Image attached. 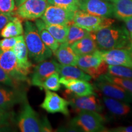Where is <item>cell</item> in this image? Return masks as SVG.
<instances>
[{
	"instance_id": "cell-31",
	"label": "cell",
	"mask_w": 132,
	"mask_h": 132,
	"mask_svg": "<svg viewBox=\"0 0 132 132\" xmlns=\"http://www.w3.org/2000/svg\"><path fill=\"white\" fill-rule=\"evenodd\" d=\"M48 4L59 6L76 12L79 9V4L77 0H47Z\"/></svg>"
},
{
	"instance_id": "cell-24",
	"label": "cell",
	"mask_w": 132,
	"mask_h": 132,
	"mask_svg": "<svg viewBox=\"0 0 132 132\" xmlns=\"http://www.w3.org/2000/svg\"><path fill=\"white\" fill-rule=\"evenodd\" d=\"M112 2L114 17L121 20L132 17V0H113Z\"/></svg>"
},
{
	"instance_id": "cell-21",
	"label": "cell",
	"mask_w": 132,
	"mask_h": 132,
	"mask_svg": "<svg viewBox=\"0 0 132 132\" xmlns=\"http://www.w3.org/2000/svg\"><path fill=\"white\" fill-rule=\"evenodd\" d=\"M104 105L111 114L116 116H125L131 111V106L128 103L106 96L103 97Z\"/></svg>"
},
{
	"instance_id": "cell-13",
	"label": "cell",
	"mask_w": 132,
	"mask_h": 132,
	"mask_svg": "<svg viewBox=\"0 0 132 132\" xmlns=\"http://www.w3.org/2000/svg\"><path fill=\"white\" fill-rule=\"evenodd\" d=\"M79 9L100 17H111L113 15V4L105 0H82L79 3Z\"/></svg>"
},
{
	"instance_id": "cell-7",
	"label": "cell",
	"mask_w": 132,
	"mask_h": 132,
	"mask_svg": "<svg viewBox=\"0 0 132 132\" xmlns=\"http://www.w3.org/2000/svg\"><path fill=\"white\" fill-rule=\"evenodd\" d=\"M114 20L110 17H100L93 15L78 9L75 12L72 23L89 32L111 26Z\"/></svg>"
},
{
	"instance_id": "cell-6",
	"label": "cell",
	"mask_w": 132,
	"mask_h": 132,
	"mask_svg": "<svg viewBox=\"0 0 132 132\" xmlns=\"http://www.w3.org/2000/svg\"><path fill=\"white\" fill-rule=\"evenodd\" d=\"M64 97L69 102V105L72 107L76 113L82 111H90L101 112L103 106L100 100L97 98L96 94L79 96L73 94L68 89L64 90Z\"/></svg>"
},
{
	"instance_id": "cell-20",
	"label": "cell",
	"mask_w": 132,
	"mask_h": 132,
	"mask_svg": "<svg viewBox=\"0 0 132 132\" xmlns=\"http://www.w3.org/2000/svg\"><path fill=\"white\" fill-rule=\"evenodd\" d=\"M70 46L77 56L91 53L98 50L90 32L88 35L76 41Z\"/></svg>"
},
{
	"instance_id": "cell-16",
	"label": "cell",
	"mask_w": 132,
	"mask_h": 132,
	"mask_svg": "<svg viewBox=\"0 0 132 132\" xmlns=\"http://www.w3.org/2000/svg\"><path fill=\"white\" fill-rule=\"evenodd\" d=\"M100 52L103 60L108 65H122L132 68V60L126 48L100 50Z\"/></svg>"
},
{
	"instance_id": "cell-37",
	"label": "cell",
	"mask_w": 132,
	"mask_h": 132,
	"mask_svg": "<svg viewBox=\"0 0 132 132\" xmlns=\"http://www.w3.org/2000/svg\"><path fill=\"white\" fill-rule=\"evenodd\" d=\"M106 131L110 132H132V125L127 127H118L113 128L111 129L106 130Z\"/></svg>"
},
{
	"instance_id": "cell-42",
	"label": "cell",
	"mask_w": 132,
	"mask_h": 132,
	"mask_svg": "<svg viewBox=\"0 0 132 132\" xmlns=\"http://www.w3.org/2000/svg\"><path fill=\"white\" fill-rule=\"evenodd\" d=\"M105 1H113V0H105Z\"/></svg>"
},
{
	"instance_id": "cell-30",
	"label": "cell",
	"mask_w": 132,
	"mask_h": 132,
	"mask_svg": "<svg viewBox=\"0 0 132 132\" xmlns=\"http://www.w3.org/2000/svg\"><path fill=\"white\" fill-rule=\"evenodd\" d=\"M99 77L106 80L107 81L119 85L132 93V79L119 78V77H113L108 73L104 74Z\"/></svg>"
},
{
	"instance_id": "cell-3",
	"label": "cell",
	"mask_w": 132,
	"mask_h": 132,
	"mask_svg": "<svg viewBox=\"0 0 132 132\" xmlns=\"http://www.w3.org/2000/svg\"><path fill=\"white\" fill-rule=\"evenodd\" d=\"M18 127L22 132L53 131L50 123L46 118L41 119L28 102H24L23 107L17 120Z\"/></svg>"
},
{
	"instance_id": "cell-25",
	"label": "cell",
	"mask_w": 132,
	"mask_h": 132,
	"mask_svg": "<svg viewBox=\"0 0 132 132\" xmlns=\"http://www.w3.org/2000/svg\"><path fill=\"white\" fill-rule=\"evenodd\" d=\"M35 25L37 29L38 33L42 39V42L45 44L47 47L52 50V52L54 53L59 47L60 44L55 40L52 34L49 32L45 28V23L42 20H36Z\"/></svg>"
},
{
	"instance_id": "cell-10",
	"label": "cell",
	"mask_w": 132,
	"mask_h": 132,
	"mask_svg": "<svg viewBox=\"0 0 132 132\" xmlns=\"http://www.w3.org/2000/svg\"><path fill=\"white\" fill-rule=\"evenodd\" d=\"M75 12L50 4L48 5L41 18L45 24L69 26L72 23Z\"/></svg>"
},
{
	"instance_id": "cell-41",
	"label": "cell",
	"mask_w": 132,
	"mask_h": 132,
	"mask_svg": "<svg viewBox=\"0 0 132 132\" xmlns=\"http://www.w3.org/2000/svg\"><path fill=\"white\" fill-rule=\"evenodd\" d=\"M77 1H78V4H79V3H80L81 1H82V0H77Z\"/></svg>"
},
{
	"instance_id": "cell-2",
	"label": "cell",
	"mask_w": 132,
	"mask_h": 132,
	"mask_svg": "<svg viewBox=\"0 0 132 132\" xmlns=\"http://www.w3.org/2000/svg\"><path fill=\"white\" fill-rule=\"evenodd\" d=\"M24 26V39L29 57L36 63L50 58L53 52L42 42L35 24L26 20Z\"/></svg>"
},
{
	"instance_id": "cell-15",
	"label": "cell",
	"mask_w": 132,
	"mask_h": 132,
	"mask_svg": "<svg viewBox=\"0 0 132 132\" xmlns=\"http://www.w3.org/2000/svg\"><path fill=\"white\" fill-rule=\"evenodd\" d=\"M25 100V94L16 87L0 85V108L9 111L15 105Z\"/></svg>"
},
{
	"instance_id": "cell-36",
	"label": "cell",
	"mask_w": 132,
	"mask_h": 132,
	"mask_svg": "<svg viewBox=\"0 0 132 132\" xmlns=\"http://www.w3.org/2000/svg\"><path fill=\"white\" fill-rule=\"evenodd\" d=\"M14 15V13L13 14H4V13L0 12V31L12 19Z\"/></svg>"
},
{
	"instance_id": "cell-22",
	"label": "cell",
	"mask_w": 132,
	"mask_h": 132,
	"mask_svg": "<svg viewBox=\"0 0 132 132\" xmlns=\"http://www.w3.org/2000/svg\"><path fill=\"white\" fill-rule=\"evenodd\" d=\"M58 73L62 78L77 79L85 81H90L92 77L85 73L80 67L75 65H62L59 64Z\"/></svg>"
},
{
	"instance_id": "cell-1",
	"label": "cell",
	"mask_w": 132,
	"mask_h": 132,
	"mask_svg": "<svg viewBox=\"0 0 132 132\" xmlns=\"http://www.w3.org/2000/svg\"><path fill=\"white\" fill-rule=\"evenodd\" d=\"M100 50H109L126 47L130 38L125 28L110 26L90 32Z\"/></svg>"
},
{
	"instance_id": "cell-35",
	"label": "cell",
	"mask_w": 132,
	"mask_h": 132,
	"mask_svg": "<svg viewBox=\"0 0 132 132\" xmlns=\"http://www.w3.org/2000/svg\"><path fill=\"white\" fill-rule=\"evenodd\" d=\"M11 114L7 110L0 108V128L9 125Z\"/></svg>"
},
{
	"instance_id": "cell-8",
	"label": "cell",
	"mask_w": 132,
	"mask_h": 132,
	"mask_svg": "<svg viewBox=\"0 0 132 132\" xmlns=\"http://www.w3.org/2000/svg\"><path fill=\"white\" fill-rule=\"evenodd\" d=\"M48 5L47 0H26L18 6L14 14L21 20H36L42 16Z\"/></svg>"
},
{
	"instance_id": "cell-28",
	"label": "cell",
	"mask_w": 132,
	"mask_h": 132,
	"mask_svg": "<svg viewBox=\"0 0 132 132\" xmlns=\"http://www.w3.org/2000/svg\"><path fill=\"white\" fill-rule=\"evenodd\" d=\"M106 73L119 78L132 79V68L125 66L108 65Z\"/></svg>"
},
{
	"instance_id": "cell-11",
	"label": "cell",
	"mask_w": 132,
	"mask_h": 132,
	"mask_svg": "<svg viewBox=\"0 0 132 132\" xmlns=\"http://www.w3.org/2000/svg\"><path fill=\"white\" fill-rule=\"evenodd\" d=\"M94 86L105 96L120 100L126 103H132V93L119 85L98 78Z\"/></svg>"
},
{
	"instance_id": "cell-14",
	"label": "cell",
	"mask_w": 132,
	"mask_h": 132,
	"mask_svg": "<svg viewBox=\"0 0 132 132\" xmlns=\"http://www.w3.org/2000/svg\"><path fill=\"white\" fill-rule=\"evenodd\" d=\"M59 63L54 59L45 60L38 63L34 67L31 76V83L34 86L39 87L42 89L43 82L54 72H58Z\"/></svg>"
},
{
	"instance_id": "cell-40",
	"label": "cell",
	"mask_w": 132,
	"mask_h": 132,
	"mask_svg": "<svg viewBox=\"0 0 132 132\" xmlns=\"http://www.w3.org/2000/svg\"><path fill=\"white\" fill-rule=\"evenodd\" d=\"M26 0H17V1H15V4H16V7H18L20 5L22 4L23 3H24V1H26Z\"/></svg>"
},
{
	"instance_id": "cell-17",
	"label": "cell",
	"mask_w": 132,
	"mask_h": 132,
	"mask_svg": "<svg viewBox=\"0 0 132 132\" xmlns=\"http://www.w3.org/2000/svg\"><path fill=\"white\" fill-rule=\"evenodd\" d=\"M60 82L67 89L79 96L96 94L94 87L87 81L61 77Z\"/></svg>"
},
{
	"instance_id": "cell-29",
	"label": "cell",
	"mask_w": 132,
	"mask_h": 132,
	"mask_svg": "<svg viewBox=\"0 0 132 132\" xmlns=\"http://www.w3.org/2000/svg\"><path fill=\"white\" fill-rule=\"evenodd\" d=\"M61 88L60 78L58 72H54L49 76L43 82L42 89L57 91Z\"/></svg>"
},
{
	"instance_id": "cell-33",
	"label": "cell",
	"mask_w": 132,
	"mask_h": 132,
	"mask_svg": "<svg viewBox=\"0 0 132 132\" xmlns=\"http://www.w3.org/2000/svg\"><path fill=\"white\" fill-rule=\"evenodd\" d=\"M15 7V0H0V12L13 14Z\"/></svg>"
},
{
	"instance_id": "cell-5",
	"label": "cell",
	"mask_w": 132,
	"mask_h": 132,
	"mask_svg": "<svg viewBox=\"0 0 132 132\" xmlns=\"http://www.w3.org/2000/svg\"><path fill=\"white\" fill-rule=\"evenodd\" d=\"M77 65L94 80L106 73L108 67L102 59L99 50L91 53L78 56Z\"/></svg>"
},
{
	"instance_id": "cell-19",
	"label": "cell",
	"mask_w": 132,
	"mask_h": 132,
	"mask_svg": "<svg viewBox=\"0 0 132 132\" xmlns=\"http://www.w3.org/2000/svg\"><path fill=\"white\" fill-rule=\"evenodd\" d=\"M54 54L59 64L77 65L78 56L73 52L71 46L66 42L61 44Z\"/></svg>"
},
{
	"instance_id": "cell-27",
	"label": "cell",
	"mask_w": 132,
	"mask_h": 132,
	"mask_svg": "<svg viewBox=\"0 0 132 132\" xmlns=\"http://www.w3.org/2000/svg\"><path fill=\"white\" fill-rule=\"evenodd\" d=\"M89 34V31H87L86 29L72 23L69 25L68 35H67L65 42L71 45L76 41L82 39L88 35Z\"/></svg>"
},
{
	"instance_id": "cell-38",
	"label": "cell",
	"mask_w": 132,
	"mask_h": 132,
	"mask_svg": "<svg viewBox=\"0 0 132 132\" xmlns=\"http://www.w3.org/2000/svg\"><path fill=\"white\" fill-rule=\"evenodd\" d=\"M125 26H126V29L128 33L130 38L132 40V17L128 18L123 20Z\"/></svg>"
},
{
	"instance_id": "cell-23",
	"label": "cell",
	"mask_w": 132,
	"mask_h": 132,
	"mask_svg": "<svg viewBox=\"0 0 132 132\" xmlns=\"http://www.w3.org/2000/svg\"><path fill=\"white\" fill-rule=\"evenodd\" d=\"M23 31L21 19L14 14L12 19L1 29L0 35L3 38L15 37L22 35Z\"/></svg>"
},
{
	"instance_id": "cell-32",
	"label": "cell",
	"mask_w": 132,
	"mask_h": 132,
	"mask_svg": "<svg viewBox=\"0 0 132 132\" xmlns=\"http://www.w3.org/2000/svg\"><path fill=\"white\" fill-rule=\"evenodd\" d=\"M20 36L21 35L15 37L4 38L0 40V50L7 51L12 50L20 39Z\"/></svg>"
},
{
	"instance_id": "cell-9",
	"label": "cell",
	"mask_w": 132,
	"mask_h": 132,
	"mask_svg": "<svg viewBox=\"0 0 132 132\" xmlns=\"http://www.w3.org/2000/svg\"><path fill=\"white\" fill-rule=\"evenodd\" d=\"M0 67L16 82L28 81V75L18 65L16 56L12 50H0Z\"/></svg>"
},
{
	"instance_id": "cell-26",
	"label": "cell",
	"mask_w": 132,
	"mask_h": 132,
	"mask_svg": "<svg viewBox=\"0 0 132 132\" xmlns=\"http://www.w3.org/2000/svg\"><path fill=\"white\" fill-rule=\"evenodd\" d=\"M45 28L59 44L66 42L69 31L68 25L45 24Z\"/></svg>"
},
{
	"instance_id": "cell-18",
	"label": "cell",
	"mask_w": 132,
	"mask_h": 132,
	"mask_svg": "<svg viewBox=\"0 0 132 132\" xmlns=\"http://www.w3.org/2000/svg\"><path fill=\"white\" fill-rule=\"evenodd\" d=\"M12 50L15 55L19 67L26 75H28L33 65L28 59V53L23 36L21 35L20 38L12 48Z\"/></svg>"
},
{
	"instance_id": "cell-12",
	"label": "cell",
	"mask_w": 132,
	"mask_h": 132,
	"mask_svg": "<svg viewBox=\"0 0 132 132\" xmlns=\"http://www.w3.org/2000/svg\"><path fill=\"white\" fill-rule=\"evenodd\" d=\"M69 106V102L65 98L60 97L55 92L45 90V98L40 106L48 113H60L68 116L70 114Z\"/></svg>"
},
{
	"instance_id": "cell-34",
	"label": "cell",
	"mask_w": 132,
	"mask_h": 132,
	"mask_svg": "<svg viewBox=\"0 0 132 132\" xmlns=\"http://www.w3.org/2000/svg\"><path fill=\"white\" fill-rule=\"evenodd\" d=\"M0 83L7 85L8 86L16 87L19 82L11 78L3 69L0 67Z\"/></svg>"
},
{
	"instance_id": "cell-43",
	"label": "cell",
	"mask_w": 132,
	"mask_h": 132,
	"mask_svg": "<svg viewBox=\"0 0 132 132\" xmlns=\"http://www.w3.org/2000/svg\"><path fill=\"white\" fill-rule=\"evenodd\" d=\"M15 1H17V0H15Z\"/></svg>"
},
{
	"instance_id": "cell-39",
	"label": "cell",
	"mask_w": 132,
	"mask_h": 132,
	"mask_svg": "<svg viewBox=\"0 0 132 132\" xmlns=\"http://www.w3.org/2000/svg\"><path fill=\"white\" fill-rule=\"evenodd\" d=\"M126 49L127 50L130 57H131V59L132 60V40L130 41V42H129V44H128L127 46Z\"/></svg>"
},
{
	"instance_id": "cell-4",
	"label": "cell",
	"mask_w": 132,
	"mask_h": 132,
	"mask_svg": "<svg viewBox=\"0 0 132 132\" xmlns=\"http://www.w3.org/2000/svg\"><path fill=\"white\" fill-rule=\"evenodd\" d=\"M105 119L98 112L82 111L71 120L70 126L76 131L100 132L106 131L104 126Z\"/></svg>"
}]
</instances>
